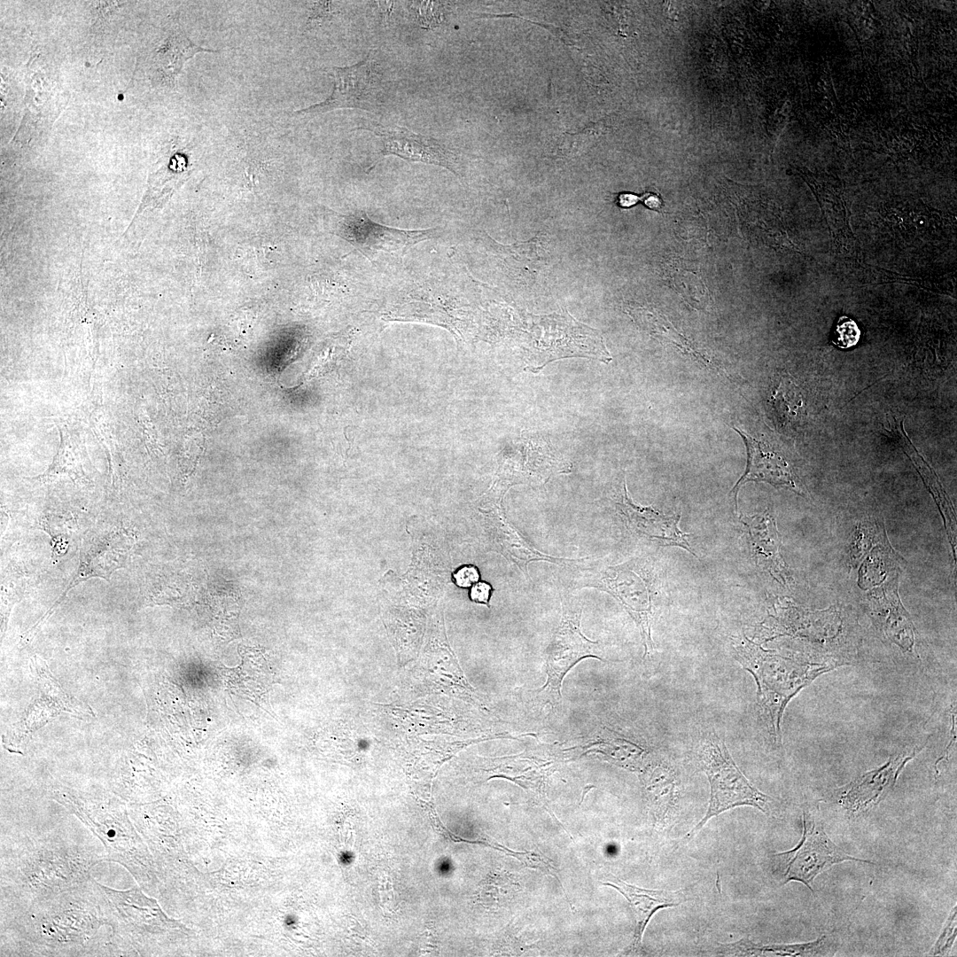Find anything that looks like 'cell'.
Segmentation results:
<instances>
[{
	"label": "cell",
	"mask_w": 957,
	"mask_h": 957,
	"mask_svg": "<svg viewBox=\"0 0 957 957\" xmlns=\"http://www.w3.org/2000/svg\"><path fill=\"white\" fill-rule=\"evenodd\" d=\"M860 338L857 323L845 315L840 316L835 327L833 344L840 348H850L857 345Z\"/></svg>",
	"instance_id": "obj_23"
},
{
	"label": "cell",
	"mask_w": 957,
	"mask_h": 957,
	"mask_svg": "<svg viewBox=\"0 0 957 957\" xmlns=\"http://www.w3.org/2000/svg\"><path fill=\"white\" fill-rule=\"evenodd\" d=\"M745 528L756 564L782 585L790 582V574L782 556L781 540L774 517L768 511L740 518Z\"/></svg>",
	"instance_id": "obj_15"
},
{
	"label": "cell",
	"mask_w": 957,
	"mask_h": 957,
	"mask_svg": "<svg viewBox=\"0 0 957 957\" xmlns=\"http://www.w3.org/2000/svg\"><path fill=\"white\" fill-rule=\"evenodd\" d=\"M339 233L367 259L375 260L380 253L403 255L413 245L440 234V228L401 230L373 222L364 212L344 216Z\"/></svg>",
	"instance_id": "obj_10"
},
{
	"label": "cell",
	"mask_w": 957,
	"mask_h": 957,
	"mask_svg": "<svg viewBox=\"0 0 957 957\" xmlns=\"http://www.w3.org/2000/svg\"><path fill=\"white\" fill-rule=\"evenodd\" d=\"M58 798L103 842L108 860L123 865L139 881L145 867L143 844L125 811L88 806L68 794Z\"/></svg>",
	"instance_id": "obj_5"
},
{
	"label": "cell",
	"mask_w": 957,
	"mask_h": 957,
	"mask_svg": "<svg viewBox=\"0 0 957 957\" xmlns=\"http://www.w3.org/2000/svg\"><path fill=\"white\" fill-rule=\"evenodd\" d=\"M96 862L66 850L35 848L20 857L19 877L38 893H53L83 880Z\"/></svg>",
	"instance_id": "obj_9"
},
{
	"label": "cell",
	"mask_w": 957,
	"mask_h": 957,
	"mask_svg": "<svg viewBox=\"0 0 957 957\" xmlns=\"http://www.w3.org/2000/svg\"><path fill=\"white\" fill-rule=\"evenodd\" d=\"M495 245L509 275L523 284H532L549 261L547 237L541 233L528 241Z\"/></svg>",
	"instance_id": "obj_19"
},
{
	"label": "cell",
	"mask_w": 957,
	"mask_h": 957,
	"mask_svg": "<svg viewBox=\"0 0 957 957\" xmlns=\"http://www.w3.org/2000/svg\"><path fill=\"white\" fill-rule=\"evenodd\" d=\"M640 198V201L651 210L659 211L662 207L661 198L657 194L647 192Z\"/></svg>",
	"instance_id": "obj_27"
},
{
	"label": "cell",
	"mask_w": 957,
	"mask_h": 957,
	"mask_svg": "<svg viewBox=\"0 0 957 957\" xmlns=\"http://www.w3.org/2000/svg\"><path fill=\"white\" fill-rule=\"evenodd\" d=\"M528 316L525 370L537 373L549 362L567 357L594 358L606 363L611 361L601 333L568 312Z\"/></svg>",
	"instance_id": "obj_4"
},
{
	"label": "cell",
	"mask_w": 957,
	"mask_h": 957,
	"mask_svg": "<svg viewBox=\"0 0 957 957\" xmlns=\"http://www.w3.org/2000/svg\"><path fill=\"white\" fill-rule=\"evenodd\" d=\"M487 518L486 530L489 538L496 550L502 553L508 560L513 562L523 572L527 580L528 564L533 561H546L558 565L575 563L585 558L573 559L554 556L545 554L532 546L520 532L506 518L500 506L492 513L486 516Z\"/></svg>",
	"instance_id": "obj_16"
},
{
	"label": "cell",
	"mask_w": 957,
	"mask_h": 957,
	"mask_svg": "<svg viewBox=\"0 0 957 957\" xmlns=\"http://www.w3.org/2000/svg\"><path fill=\"white\" fill-rule=\"evenodd\" d=\"M493 587L486 581H478L472 587H471L469 598L471 601L476 603L484 604L489 607V602Z\"/></svg>",
	"instance_id": "obj_25"
},
{
	"label": "cell",
	"mask_w": 957,
	"mask_h": 957,
	"mask_svg": "<svg viewBox=\"0 0 957 957\" xmlns=\"http://www.w3.org/2000/svg\"><path fill=\"white\" fill-rule=\"evenodd\" d=\"M646 798L657 822L663 824L673 811L678 798V775L667 761L657 759L642 769Z\"/></svg>",
	"instance_id": "obj_20"
},
{
	"label": "cell",
	"mask_w": 957,
	"mask_h": 957,
	"mask_svg": "<svg viewBox=\"0 0 957 957\" xmlns=\"http://www.w3.org/2000/svg\"><path fill=\"white\" fill-rule=\"evenodd\" d=\"M202 51L218 52L195 44L179 27L172 29L152 58L158 81L173 86L185 61Z\"/></svg>",
	"instance_id": "obj_21"
},
{
	"label": "cell",
	"mask_w": 957,
	"mask_h": 957,
	"mask_svg": "<svg viewBox=\"0 0 957 957\" xmlns=\"http://www.w3.org/2000/svg\"><path fill=\"white\" fill-rule=\"evenodd\" d=\"M130 545L131 540L123 531H113L105 535L100 541L92 543L90 548H87L82 554L78 574L50 611H51L63 599L67 590L77 582L90 577L109 580L113 571L124 565Z\"/></svg>",
	"instance_id": "obj_17"
},
{
	"label": "cell",
	"mask_w": 957,
	"mask_h": 957,
	"mask_svg": "<svg viewBox=\"0 0 957 957\" xmlns=\"http://www.w3.org/2000/svg\"><path fill=\"white\" fill-rule=\"evenodd\" d=\"M696 760L710 784V800L703 819L689 832L695 836L712 817L737 806L750 805L765 813L772 798L754 787L739 769L724 741L713 730L698 740Z\"/></svg>",
	"instance_id": "obj_3"
},
{
	"label": "cell",
	"mask_w": 957,
	"mask_h": 957,
	"mask_svg": "<svg viewBox=\"0 0 957 957\" xmlns=\"http://www.w3.org/2000/svg\"><path fill=\"white\" fill-rule=\"evenodd\" d=\"M480 573L477 566L463 564L452 574L453 582L461 588H469L479 581Z\"/></svg>",
	"instance_id": "obj_24"
},
{
	"label": "cell",
	"mask_w": 957,
	"mask_h": 957,
	"mask_svg": "<svg viewBox=\"0 0 957 957\" xmlns=\"http://www.w3.org/2000/svg\"><path fill=\"white\" fill-rule=\"evenodd\" d=\"M571 587H595L603 590L624 607L638 626L644 646V657L652 655L651 626L660 596L661 583L649 561L635 558L616 564L575 572Z\"/></svg>",
	"instance_id": "obj_2"
},
{
	"label": "cell",
	"mask_w": 957,
	"mask_h": 957,
	"mask_svg": "<svg viewBox=\"0 0 957 957\" xmlns=\"http://www.w3.org/2000/svg\"><path fill=\"white\" fill-rule=\"evenodd\" d=\"M825 937L813 942L803 944H755L743 938L737 942L723 945V952L731 955L743 956H811L817 955L822 947Z\"/></svg>",
	"instance_id": "obj_22"
},
{
	"label": "cell",
	"mask_w": 957,
	"mask_h": 957,
	"mask_svg": "<svg viewBox=\"0 0 957 957\" xmlns=\"http://www.w3.org/2000/svg\"><path fill=\"white\" fill-rule=\"evenodd\" d=\"M734 657L757 684L759 715L771 740L782 743V720L789 702L820 675L838 665L800 661L780 655L742 634L732 637Z\"/></svg>",
	"instance_id": "obj_1"
},
{
	"label": "cell",
	"mask_w": 957,
	"mask_h": 957,
	"mask_svg": "<svg viewBox=\"0 0 957 957\" xmlns=\"http://www.w3.org/2000/svg\"><path fill=\"white\" fill-rule=\"evenodd\" d=\"M617 506L632 533L663 546L680 547L697 557L688 541L690 534L679 527L681 515H665L652 506L635 503L629 496L625 478Z\"/></svg>",
	"instance_id": "obj_13"
},
{
	"label": "cell",
	"mask_w": 957,
	"mask_h": 957,
	"mask_svg": "<svg viewBox=\"0 0 957 957\" xmlns=\"http://www.w3.org/2000/svg\"><path fill=\"white\" fill-rule=\"evenodd\" d=\"M370 51L362 60L349 66H333V89L324 101L298 110L307 121L340 108H358L371 111L377 108L381 93V79L377 65Z\"/></svg>",
	"instance_id": "obj_7"
},
{
	"label": "cell",
	"mask_w": 957,
	"mask_h": 957,
	"mask_svg": "<svg viewBox=\"0 0 957 957\" xmlns=\"http://www.w3.org/2000/svg\"><path fill=\"white\" fill-rule=\"evenodd\" d=\"M605 885L618 890L629 902L635 917L634 946L639 947L645 928L652 915L660 909L674 907L686 901L681 890H648L627 884L619 879Z\"/></svg>",
	"instance_id": "obj_18"
},
{
	"label": "cell",
	"mask_w": 957,
	"mask_h": 957,
	"mask_svg": "<svg viewBox=\"0 0 957 957\" xmlns=\"http://www.w3.org/2000/svg\"><path fill=\"white\" fill-rule=\"evenodd\" d=\"M562 618L547 649V681L549 688L561 696L562 681L565 674L581 659H605L598 652V642L588 640L580 630L582 606L574 599L561 595Z\"/></svg>",
	"instance_id": "obj_8"
},
{
	"label": "cell",
	"mask_w": 957,
	"mask_h": 957,
	"mask_svg": "<svg viewBox=\"0 0 957 957\" xmlns=\"http://www.w3.org/2000/svg\"><path fill=\"white\" fill-rule=\"evenodd\" d=\"M733 429L742 437L747 450L746 469L731 489L734 494L735 510H738V494L747 482H766L774 486H782L804 494L798 478L795 475L782 454L765 440L753 438L739 428Z\"/></svg>",
	"instance_id": "obj_12"
},
{
	"label": "cell",
	"mask_w": 957,
	"mask_h": 957,
	"mask_svg": "<svg viewBox=\"0 0 957 957\" xmlns=\"http://www.w3.org/2000/svg\"><path fill=\"white\" fill-rule=\"evenodd\" d=\"M640 200L639 196L630 192H624L618 196L617 202L620 207L628 208L636 205Z\"/></svg>",
	"instance_id": "obj_28"
},
{
	"label": "cell",
	"mask_w": 957,
	"mask_h": 957,
	"mask_svg": "<svg viewBox=\"0 0 957 957\" xmlns=\"http://www.w3.org/2000/svg\"><path fill=\"white\" fill-rule=\"evenodd\" d=\"M437 7H439V4L435 2L419 3L418 15L421 23L424 27L437 24L440 21L439 18H437L440 14L436 12Z\"/></svg>",
	"instance_id": "obj_26"
},
{
	"label": "cell",
	"mask_w": 957,
	"mask_h": 957,
	"mask_svg": "<svg viewBox=\"0 0 957 957\" xmlns=\"http://www.w3.org/2000/svg\"><path fill=\"white\" fill-rule=\"evenodd\" d=\"M917 747L891 756L880 767L859 776L842 789L840 802L853 813L865 812L882 801L893 789L897 779L917 753Z\"/></svg>",
	"instance_id": "obj_14"
},
{
	"label": "cell",
	"mask_w": 957,
	"mask_h": 957,
	"mask_svg": "<svg viewBox=\"0 0 957 957\" xmlns=\"http://www.w3.org/2000/svg\"><path fill=\"white\" fill-rule=\"evenodd\" d=\"M782 868L783 883L797 881L804 883L813 892V882L821 872L835 864L854 860L875 864L871 861L852 857L836 845L823 828L804 812L803 835L797 846L790 851L774 854Z\"/></svg>",
	"instance_id": "obj_6"
},
{
	"label": "cell",
	"mask_w": 957,
	"mask_h": 957,
	"mask_svg": "<svg viewBox=\"0 0 957 957\" xmlns=\"http://www.w3.org/2000/svg\"><path fill=\"white\" fill-rule=\"evenodd\" d=\"M374 133L382 140L381 154L395 155L405 160L443 167L455 175L456 157L439 140L416 134L404 127L382 126L370 121L358 127Z\"/></svg>",
	"instance_id": "obj_11"
}]
</instances>
